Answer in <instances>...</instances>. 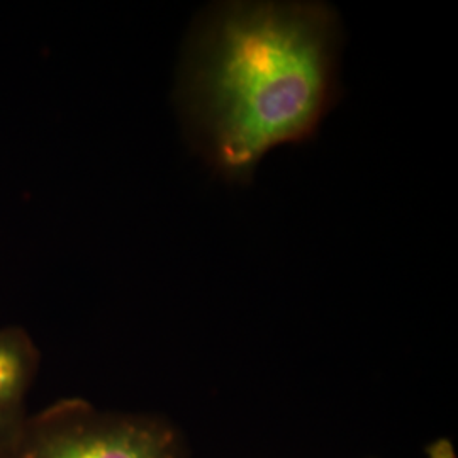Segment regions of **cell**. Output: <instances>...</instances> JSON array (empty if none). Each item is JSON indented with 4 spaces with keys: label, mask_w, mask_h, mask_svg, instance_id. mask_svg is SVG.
<instances>
[{
    "label": "cell",
    "mask_w": 458,
    "mask_h": 458,
    "mask_svg": "<svg viewBox=\"0 0 458 458\" xmlns=\"http://www.w3.org/2000/svg\"><path fill=\"white\" fill-rule=\"evenodd\" d=\"M39 369V352L22 327L0 329V454L30 418L26 399Z\"/></svg>",
    "instance_id": "obj_3"
},
{
    "label": "cell",
    "mask_w": 458,
    "mask_h": 458,
    "mask_svg": "<svg viewBox=\"0 0 458 458\" xmlns=\"http://www.w3.org/2000/svg\"><path fill=\"white\" fill-rule=\"evenodd\" d=\"M182 450L165 420L64 399L30 416L0 458H183Z\"/></svg>",
    "instance_id": "obj_2"
},
{
    "label": "cell",
    "mask_w": 458,
    "mask_h": 458,
    "mask_svg": "<svg viewBox=\"0 0 458 458\" xmlns=\"http://www.w3.org/2000/svg\"><path fill=\"white\" fill-rule=\"evenodd\" d=\"M338 21L318 2H231L202 30L185 107L208 162L246 183L263 157L311 140L336 94Z\"/></svg>",
    "instance_id": "obj_1"
}]
</instances>
